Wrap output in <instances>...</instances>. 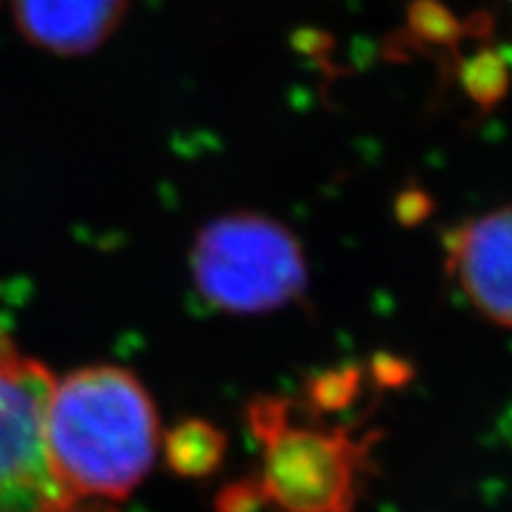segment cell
<instances>
[{"label":"cell","instance_id":"1","mask_svg":"<svg viewBox=\"0 0 512 512\" xmlns=\"http://www.w3.org/2000/svg\"><path fill=\"white\" fill-rule=\"evenodd\" d=\"M46 444L69 503L83 496L126 498L157 458L155 401L124 368L76 370L53 384Z\"/></svg>","mask_w":512,"mask_h":512},{"label":"cell","instance_id":"2","mask_svg":"<svg viewBox=\"0 0 512 512\" xmlns=\"http://www.w3.org/2000/svg\"><path fill=\"white\" fill-rule=\"evenodd\" d=\"M259 472L223 496V512H354L377 432L299 418L292 399L261 396L247 406Z\"/></svg>","mask_w":512,"mask_h":512},{"label":"cell","instance_id":"3","mask_svg":"<svg viewBox=\"0 0 512 512\" xmlns=\"http://www.w3.org/2000/svg\"><path fill=\"white\" fill-rule=\"evenodd\" d=\"M190 271L204 302L230 316H266L304 297L309 264L285 223L233 211L197 233Z\"/></svg>","mask_w":512,"mask_h":512},{"label":"cell","instance_id":"4","mask_svg":"<svg viewBox=\"0 0 512 512\" xmlns=\"http://www.w3.org/2000/svg\"><path fill=\"white\" fill-rule=\"evenodd\" d=\"M53 384L0 328V512H62L69 505L46 444Z\"/></svg>","mask_w":512,"mask_h":512},{"label":"cell","instance_id":"5","mask_svg":"<svg viewBox=\"0 0 512 512\" xmlns=\"http://www.w3.org/2000/svg\"><path fill=\"white\" fill-rule=\"evenodd\" d=\"M444 261L465 302L489 323L512 330V204L453 228Z\"/></svg>","mask_w":512,"mask_h":512},{"label":"cell","instance_id":"6","mask_svg":"<svg viewBox=\"0 0 512 512\" xmlns=\"http://www.w3.org/2000/svg\"><path fill=\"white\" fill-rule=\"evenodd\" d=\"M126 8L128 0H12L22 36L55 55H86L100 48Z\"/></svg>","mask_w":512,"mask_h":512},{"label":"cell","instance_id":"7","mask_svg":"<svg viewBox=\"0 0 512 512\" xmlns=\"http://www.w3.org/2000/svg\"><path fill=\"white\" fill-rule=\"evenodd\" d=\"M226 453V437L214 425L190 420L178 427L171 437L169 456L181 475L202 477L221 465Z\"/></svg>","mask_w":512,"mask_h":512}]
</instances>
